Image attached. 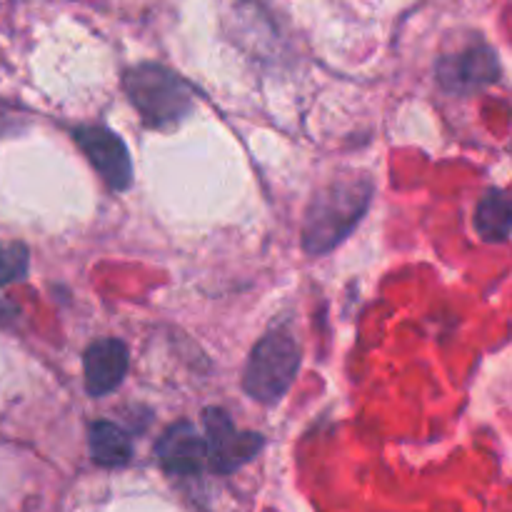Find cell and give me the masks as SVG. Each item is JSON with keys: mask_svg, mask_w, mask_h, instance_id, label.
Returning a JSON list of instances; mask_svg holds the SVG:
<instances>
[{"mask_svg": "<svg viewBox=\"0 0 512 512\" xmlns=\"http://www.w3.org/2000/svg\"><path fill=\"white\" fill-rule=\"evenodd\" d=\"M373 190L375 185L368 175H348L320 188L305 210V253L325 255L338 248L365 218L373 203Z\"/></svg>", "mask_w": 512, "mask_h": 512, "instance_id": "obj_1", "label": "cell"}, {"mask_svg": "<svg viewBox=\"0 0 512 512\" xmlns=\"http://www.w3.org/2000/svg\"><path fill=\"white\" fill-rule=\"evenodd\" d=\"M125 93L148 128H173L193 113V88L163 65L140 63L128 70Z\"/></svg>", "mask_w": 512, "mask_h": 512, "instance_id": "obj_2", "label": "cell"}, {"mask_svg": "<svg viewBox=\"0 0 512 512\" xmlns=\"http://www.w3.org/2000/svg\"><path fill=\"white\" fill-rule=\"evenodd\" d=\"M300 343L285 325L273 328L250 350L243 373V390L263 405H273L295 383L300 370Z\"/></svg>", "mask_w": 512, "mask_h": 512, "instance_id": "obj_3", "label": "cell"}, {"mask_svg": "<svg viewBox=\"0 0 512 512\" xmlns=\"http://www.w3.org/2000/svg\"><path fill=\"white\" fill-rule=\"evenodd\" d=\"M205 453L213 473L230 475L248 465L263 450L265 438L260 433L235 428L233 418L223 408H208L203 413Z\"/></svg>", "mask_w": 512, "mask_h": 512, "instance_id": "obj_4", "label": "cell"}, {"mask_svg": "<svg viewBox=\"0 0 512 512\" xmlns=\"http://www.w3.org/2000/svg\"><path fill=\"white\" fill-rule=\"evenodd\" d=\"M73 138L110 188L123 193L133 185V160L118 133L103 125H78L73 128Z\"/></svg>", "mask_w": 512, "mask_h": 512, "instance_id": "obj_5", "label": "cell"}, {"mask_svg": "<svg viewBox=\"0 0 512 512\" xmlns=\"http://www.w3.org/2000/svg\"><path fill=\"white\" fill-rule=\"evenodd\" d=\"M440 88L455 95H468L493 85L500 78V60L490 45H470L460 53L440 58L435 68Z\"/></svg>", "mask_w": 512, "mask_h": 512, "instance_id": "obj_6", "label": "cell"}, {"mask_svg": "<svg viewBox=\"0 0 512 512\" xmlns=\"http://www.w3.org/2000/svg\"><path fill=\"white\" fill-rule=\"evenodd\" d=\"M130 368L128 345L118 338H100L83 355L85 390L90 398H103L120 388Z\"/></svg>", "mask_w": 512, "mask_h": 512, "instance_id": "obj_7", "label": "cell"}, {"mask_svg": "<svg viewBox=\"0 0 512 512\" xmlns=\"http://www.w3.org/2000/svg\"><path fill=\"white\" fill-rule=\"evenodd\" d=\"M155 455L170 475H198L208 465L203 435L188 420L170 425L160 435V440L155 443Z\"/></svg>", "mask_w": 512, "mask_h": 512, "instance_id": "obj_8", "label": "cell"}, {"mask_svg": "<svg viewBox=\"0 0 512 512\" xmlns=\"http://www.w3.org/2000/svg\"><path fill=\"white\" fill-rule=\"evenodd\" d=\"M90 458L100 468H123L133 458V440L120 425L110 420H95L88 428Z\"/></svg>", "mask_w": 512, "mask_h": 512, "instance_id": "obj_9", "label": "cell"}, {"mask_svg": "<svg viewBox=\"0 0 512 512\" xmlns=\"http://www.w3.org/2000/svg\"><path fill=\"white\" fill-rule=\"evenodd\" d=\"M512 228V210L508 193L500 188L485 190L475 208V230L488 243H505L510 238Z\"/></svg>", "mask_w": 512, "mask_h": 512, "instance_id": "obj_10", "label": "cell"}, {"mask_svg": "<svg viewBox=\"0 0 512 512\" xmlns=\"http://www.w3.org/2000/svg\"><path fill=\"white\" fill-rule=\"evenodd\" d=\"M30 253L28 245L18 240H0V288L28 278Z\"/></svg>", "mask_w": 512, "mask_h": 512, "instance_id": "obj_11", "label": "cell"}]
</instances>
